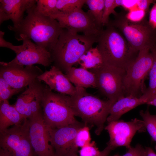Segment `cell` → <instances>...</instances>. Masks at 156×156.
Instances as JSON below:
<instances>
[{
	"instance_id": "5b68a950",
	"label": "cell",
	"mask_w": 156,
	"mask_h": 156,
	"mask_svg": "<svg viewBox=\"0 0 156 156\" xmlns=\"http://www.w3.org/2000/svg\"><path fill=\"white\" fill-rule=\"evenodd\" d=\"M68 96L54 92L46 86L41 104L44 121L47 127L58 128L78 121L69 103Z\"/></svg>"
},
{
	"instance_id": "d6986e66",
	"label": "cell",
	"mask_w": 156,
	"mask_h": 156,
	"mask_svg": "<svg viewBox=\"0 0 156 156\" xmlns=\"http://www.w3.org/2000/svg\"><path fill=\"white\" fill-rule=\"evenodd\" d=\"M146 101L143 97L125 96L118 100L112 105L107 120L108 122L119 120L121 116Z\"/></svg>"
},
{
	"instance_id": "ee69618b",
	"label": "cell",
	"mask_w": 156,
	"mask_h": 156,
	"mask_svg": "<svg viewBox=\"0 0 156 156\" xmlns=\"http://www.w3.org/2000/svg\"></svg>"
},
{
	"instance_id": "ab89813d",
	"label": "cell",
	"mask_w": 156,
	"mask_h": 156,
	"mask_svg": "<svg viewBox=\"0 0 156 156\" xmlns=\"http://www.w3.org/2000/svg\"><path fill=\"white\" fill-rule=\"evenodd\" d=\"M146 104L149 105H153L156 107V97L151 99L146 103Z\"/></svg>"
},
{
	"instance_id": "7bdbcfd3",
	"label": "cell",
	"mask_w": 156,
	"mask_h": 156,
	"mask_svg": "<svg viewBox=\"0 0 156 156\" xmlns=\"http://www.w3.org/2000/svg\"><path fill=\"white\" fill-rule=\"evenodd\" d=\"M114 156H119L116 155H114Z\"/></svg>"
},
{
	"instance_id": "74e56055",
	"label": "cell",
	"mask_w": 156,
	"mask_h": 156,
	"mask_svg": "<svg viewBox=\"0 0 156 156\" xmlns=\"http://www.w3.org/2000/svg\"><path fill=\"white\" fill-rule=\"evenodd\" d=\"M114 148L109 145H107L104 149L101 151V153L98 156H108L110 152ZM69 156H78L77 153L72 154Z\"/></svg>"
},
{
	"instance_id": "9c48e42d",
	"label": "cell",
	"mask_w": 156,
	"mask_h": 156,
	"mask_svg": "<svg viewBox=\"0 0 156 156\" xmlns=\"http://www.w3.org/2000/svg\"><path fill=\"white\" fill-rule=\"evenodd\" d=\"M95 75L97 88L103 95L114 103L125 96L124 80L126 71L106 64L89 70Z\"/></svg>"
},
{
	"instance_id": "4dcf8cb0",
	"label": "cell",
	"mask_w": 156,
	"mask_h": 156,
	"mask_svg": "<svg viewBox=\"0 0 156 156\" xmlns=\"http://www.w3.org/2000/svg\"><path fill=\"white\" fill-rule=\"evenodd\" d=\"M79 152L80 156H98L101 153L94 141L81 148Z\"/></svg>"
},
{
	"instance_id": "f6af8a7d",
	"label": "cell",
	"mask_w": 156,
	"mask_h": 156,
	"mask_svg": "<svg viewBox=\"0 0 156 156\" xmlns=\"http://www.w3.org/2000/svg\"></svg>"
},
{
	"instance_id": "2e32d148",
	"label": "cell",
	"mask_w": 156,
	"mask_h": 156,
	"mask_svg": "<svg viewBox=\"0 0 156 156\" xmlns=\"http://www.w3.org/2000/svg\"><path fill=\"white\" fill-rule=\"evenodd\" d=\"M29 119L30 139L37 156H56L50 142L42 112Z\"/></svg>"
},
{
	"instance_id": "f546056e",
	"label": "cell",
	"mask_w": 156,
	"mask_h": 156,
	"mask_svg": "<svg viewBox=\"0 0 156 156\" xmlns=\"http://www.w3.org/2000/svg\"><path fill=\"white\" fill-rule=\"evenodd\" d=\"M104 4L102 17V23L103 26H107L109 22L110 15L113 14L115 16L118 14L115 9L117 7L115 0H104Z\"/></svg>"
},
{
	"instance_id": "b9f144b4",
	"label": "cell",
	"mask_w": 156,
	"mask_h": 156,
	"mask_svg": "<svg viewBox=\"0 0 156 156\" xmlns=\"http://www.w3.org/2000/svg\"><path fill=\"white\" fill-rule=\"evenodd\" d=\"M155 97H156V89L150 96L148 101H149L151 99Z\"/></svg>"
},
{
	"instance_id": "e575fe53",
	"label": "cell",
	"mask_w": 156,
	"mask_h": 156,
	"mask_svg": "<svg viewBox=\"0 0 156 156\" xmlns=\"http://www.w3.org/2000/svg\"><path fill=\"white\" fill-rule=\"evenodd\" d=\"M155 1V0H139L137 1V6L139 9L143 10L147 13L150 4L154 3Z\"/></svg>"
},
{
	"instance_id": "f1b7e54d",
	"label": "cell",
	"mask_w": 156,
	"mask_h": 156,
	"mask_svg": "<svg viewBox=\"0 0 156 156\" xmlns=\"http://www.w3.org/2000/svg\"><path fill=\"white\" fill-rule=\"evenodd\" d=\"M21 90L12 87L7 82L0 76V103L10 99Z\"/></svg>"
},
{
	"instance_id": "d6a6232c",
	"label": "cell",
	"mask_w": 156,
	"mask_h": 156,
	"mask_svg": "<svg viewBox=\"0 0 156 156\" xmlns=\"http://www.w3.org/2000/svg\"><path fill=\"white\" fill-rule=\"evenodd\" d=\"M127 153L122 156H146L145 148L140 144H137L135 147L131 146Z\"/></svg>"
},
{
	"instance_id": "d590c367",
	"label": "cell",
	"mask_w": 156,
	"mask_h": 156,
	"mask_svg": "<svg viewBox=\"0 0 156 156\" xmlns=\"http://www.w3.org/2000/svg\"><path fill=\"white\" fill-rule=\"evenodd\" d=\"M149 23L154 29H156V3L154 5L149 13Z\"/></svg>"
},
{
	"instance_id": "5bb4252c",
	"label": "cell",
	"mask_w": 156,
	"mask_h": 156,
	"mask_svg": "<svg viewBox=\"0 0 156 156\" xmlns=\"http://www.w3.org/2000/svg\"><path fill=\"white\" fill-rule=\"evenodd\" d=\"M85 125L79 121L66 126L47 129L50 142L56 156H69L77 153L74 141L79 130Z\"/></svg>"
},
{
	"instance_id": "7402d4cb",
	"label": "cell",
	"mask_w": 156,
	"mask_h": 156,
	"mask_svg": "<svg viewBox=\"0 0 156 156\" xmlns=\"http://www.w3.org/2000/svg\"><path fill=\"white\" fill-rule=\"evenodd\" d=\"M77 63L81 67L88 70L99 68L104 64L97 46L92 47L86 51Z\"/></svg>"
},
{
	"instance_id": "60d3db41",
	"label": "cell",
	"mask_w": 156,
	"mask_h": 156,
	"mask_svg": "<svg viewBox=\"0 0 156 156\" xmlns=\"http://www.w3.org/2000/svg\"><path fill=\"white\" fill-rule=\"evenodd\" d=\"M0 156H9L1 149L0 148Z\"/></svg>"
},
{
	"instance_id": "d4e9b609",
	"label": "cell",
	"mask_w": 156,
	"mask_h": 156,
	"mask_svg": "<svg viewBox=\"0 0 156 156\" xmlns=\"http://www.w3.org/2000/svg\"><path fill=\"white\" fill-rule=\"evenodd\" d=\"M86 3V0H57L56 14H69L81 9Z\"/></svg>"
},
{
	"instance_id": "1f68e13d",
	"label": "cell",
	"mask_w": 156,
	"mask_h": 156,
	"mask_svg": "<svg viewBox=\"0 0 156 156\" xmlns=\"http://www.w3.org/2000/svg\"><path fill=\"white\" fill-rule=\"evenodd\" d=\"M146 12L142 10L138 9L132 10L126 14L127 18L133 22H138L143 20L144 18Z\"/></svg>"
},
{
	"instance_id": "83f0119b",
	"label": "cell",
	"mask_w": 156,
	"mask_h": 156,
	"mask_svg": "<svg viewBox=\"0 0 156 156\" xmlns=\"http://www.w3.org/2000/svg\"><path fill=\"white\" fill-rule=\"evenodd\" d=\"M89 126L85 124L78 131L75 138L74 144L75 147L78 150L89 144L91 140Z\"/></svg>"
},
{
	"instance_id": "8992f818",
	"label": "cell",
	"mask_w": 156,
	"mask_h": 156,
	"mask_svg": "<svg viewBox=\"0 0 156 156\" xmlns=\"http://www.w3.org/2000/svg\"><path fill=\"white\" fill-rule=\"evenodd\" d=\"M115 19L109 24L120 31L129 44L135 51L151 48L156 43V29L144 18L138 22L128 20L125 15L118 14Z\"/></svg>"
},
{
	"instance_id": "e0dca14e",
	"label": "cell",
	"mask_w": 156,
	"mask_h": 156,
	"mask_svg": "<svg viewBox=\"0 0 156 156\" xmlns=\"http://www.w3.org/2000/svg\"><path fill=\"white\" fill-rule=\"evenodd\" d=\"M37 0H0V25L10 19L13 28L17 27L24 19L25 11L35 6Z\"/></svg>"
},
{
	"instance_id": "277c9868",
	"label": "cell",
	"mask_w": 156,
	"mask_h": 156,
	"mask_svg": "<svg viewBox=\"0 0 156 156\" xmlns=\"http://www.w3.org/2000/svg\"><path fill=\"white\" fill-rule=\"evenodd\" d=\"M97 37L80 35L63 29L51 54L53 66L65 73L97 43Z\"/></svg>"
},
{
	"instance_id": "ba28073f",
	"label": "cell",
	"mask_w": 156,
	"mask_h": 156,
	"mask_svg": "<svg viewBox=\"0 0 156 156\" xmlns=\"http://www.w3.org/2000/svg\"><path fill=\"white\" fill-rule=\"evenodd\" d=\"M29 121L25 119L21 125L0 133V148L9 156H37L29 134Z\"/></svg>"
},
{
	"instance_id": "4316f807",
	"label": "cell",
	"mask_w": 156,
	"mask_h": 156,
	"mask_svg": "<svg viewBox=\"0 0 156 156\" xmlns=\"http://www.w3.org/2000/svg\"><path fill=\"white\" fill-rule=\"evenodd\" d=\"M139 114L143 119L146 130L153 140L156 142V115L151 114L148 109L145 111L140 110ZM155 148L156 149V145Z\"/></svg>"
},
{
	"instance_id": "8d00e7d4",
	"label": "cell",
	"mask_w": 156,
	"mask_h": 156,
	"mask_svg": "<svg viewBox=\"0 0 156 156\" xmlns=\"http://www.w3.org/2000/svg\"><path fill=\"white\" fill-rule=\"evenodd\" d=\"M4 32L0 31V47L9 49L13 50L15 45L12 43L6 41L4 38Z\"/></svg>"
},
{
	"instance_id": "44dd1931",
	"label": "cell",
	"mask_w": 156,
	"mask_h": 156,
	"mask_svg": "<svg viewBox=\"0 0 156 156\" xmlns=\"http://www.w3.org/2000/svg\"><path fill=\"white\" fill-rule=\"evenodd\" d=\"M65 73L68 79L76 87L97 88L95 75L88 70L73 66Z\"/></svg>"
},
{
	"instance_id": "f35d334b",
	"label": "cell",
	"mask_w": 156,
	"mask_h": 156,
	"mask_svg": "<svg viewBox=\"0 0 156 156\" xmlns=\"http://www.w3.org/2000/svg\"><path fill=\"white\" fill-rule=\"evenodd\" d=\"M146 152V156H156V154L151 148L146 147L145 148Z\"/></svg>"
},
{
	"instance_id": "484cf974",
	"label": "cell",
	"mask_w": 156,
	"mask_h": 156,
	"mask_svg": "<svg viewBox=\"0 0 156 156\" xmlns=\"http://www.w3.org/2000/svg\"><path fill=\"white\" fill-rule=\"evenodd\" d=\"M57 0H37L36 10L41 14L50 17L56 14Z\"/></svg>"
},
{
	"instance_id": "cb8c5ba5",
	"label": "cell",
	"mask_w": 156,
	"mask_h": 156,
	"mask_svg": "<svg viewBox=\"0 0 156 156\" xmlns=\"http://www.w3.org/2000/svg\"><path fill=\"white\" fill-rule=\"evenodd\" d=\"M86 3L89 9L87 11L98 25L103 28L102 19L104 7V0H86Z\"/></svg>"
},
{
	"instance_id": "6da1fadb",
	"label": "cell",
	"mask_w": 156,
	"mask_h": 156,
	"mask_svg": "<svg viewBox=\"0 0 156 156\" xmlns=\"http://www.w3.org/2000/svg\"><path fill=\"white\" fill-rule=\"evenodd\" d=\"M36 5L26 11L27 16L17 27L9 26L8 28L14 32L16 39L20 35H24L51 53L63 29L55 19L39 13Z\"/></svg>"
},
{
	"instance_id": "ac0fdd59",
	"label": "cell",
	"mask_w": 156,
	"mask_h": 156,
	"mask_svg": "<svg viewBox=\"0 0 156 156\" xmlns=\"http://www.w3.org/2000/svg\"><path fill=\"white\" fill-rule=\"evenodd\" d=\"M38 79L44 82L52 90L69 96L74 95L77 88L68 79L65 74L57 67L53 66L49 70L43 72Z\"/></svg>"
},
{
	"instance_id": "52a82bcc",
	"label": "cell",
	"mask_w": 156,
	"mask_h": 156,
	"mask_svg": "<svg viewBox=\"0 0 156 156\" xmlns=\"http://www.w3.org/2000/svg\"><path fill=\"white\" fill-rule=\"evenodd\" d=\"M150 48L140 50L134 60L126 70L124 80L125 96L140 97L147 88L144 81L153 62Z\"/></svg>"
},
{
	"instance_id": "3957f363",
	"label": "cell",
	"mask_w": 156,
	"mask_h": 156,
	"mask_svg": "<svg viewBox=\"0 0 156 156\" xmlns=\"http://www.w3.org/2000/svg\"><path fill=\"white\" fill-rule=\"evenodd\" d=\"M97 43L105 64L125 71L139 53L133 50L117 29L109 23L101 32Z\"/></svg>"
},
{
	"instance_id": "4fadbf2b",
	"label": "cell",
	"mask_w": 156,
	"mask_h": 156,
	"mask_svg": "<svg viewBox=\"0 0 156 156\" xmlns=\"http://www.w3.org/2000/svg\"><path fill=\"white\" fill-rule=\"evenodd\" d=\"M38 78L18 96L14 105L25 119H29L42 112L41 101L46 85Z\"/></svg>"
},
{
	"instance_id": "9a60e30c",
	"label": "cell",
	"mask_w": 156,
	"mask_h": 156,
	"mask_svg": "<svg viewBox=\"0 0 156 156\" xmlns=\"http://www.w3.org/2000/svg\"><path fill=\"white\" fill-rule=\"evenodd\" d=\"M0 76L14 89L22 90L43 72L38 66L8 65L0 62Z\"/></svg>"
},
{
	"instance_id": "836d02e7",
	"label": "cell",
	"mask_w": 156,
	"mask_h": 156,
	"mask_svg": "<svg viewBox=\"0 0 156 156\" xmlns=\"http://www.w3.org/2000/svg\"><path fill=\"white\" fill-rule=\"evenodd\" d=\"M117 7L121 6L125 9L129 10L137 6L138 0H115Z\"/></svg>"
},
{
	"instance_id": "30bf717a",
	"label": "cell",
	"mask_w": 156,
	"mask_h": 156,
	"mask_svg": "<svg viewBox=\"0 0 156 156\" xmlns=\"http://www.w3.org/2000/svg\"><path fill=\"white\" fill-rule=\"evenodd\" d=\"M16 39L22 40L23 43L22 45L15 46L13 51L16 54V57L8 62H1L2 63L22 66L39 64L47 67L53 63L50 52L34 43L24 35H20Z\"/></svg>"
},
{
	"instance_id": "8fae6325",
	"label": "cell",
	"mask_w": 156,
	"mask_h": 156,
	"mask_svg": "<svg viewBox=\"0 0 156 156\" xmlns=\"http://www.w3.org/2000/svg\"><path fill=\"white\" fill-rule=\"evenodd\" d=\"M50 17L56 20L63 29L81 32L87 36L98 37L103 29L88 12L82 9L69 14L57 13Z\"/></svg>"
},
{
	"instance_id": "7a4b0ae2",
	"label": "cell",
	"mask_w": 156,
	"mask_h": 156,
	"mask_svg": "<svg viewBox=\"0 0 156 156\" xmlns=\"http://www.w3.org/2000/svg\"><path fill=\"white\" fill-rule=\"evenodd\" d=\"M76 88L75 94L68 96L71 108L75 116L81 118L84 124L95 126V132L99 135L104 129V123L114 103L89 93L84 88Z\"/></svg>"
},
{
	"instance_id": "603a6c76",
	"label": "cell",
	"mask_w": 156,
	"mask_h": 156,
	"mask_svg": "<svg viewBox=\"0 0 156 156\" xmlns=\"http://www.w3.org/2000/svg\"><path fill=\"white\" fill-rule=\"evenodd\" d=\"M150 51L153 56V62L149 73V83L148 87L147 88L144 94L141 96L146 101V103L156 89V44L150 48Z\"/></svg>"
},
{
	"instance_id": "7c38bea8",
	"label": "cell",
	"mask_w": 156,
	"mask_h": 156,
	"mask_svg": "<svg viewBox=\"0 0 156 156\" xmlns=\"http://www.w3.org/2000/svg\"><path fill=\"white\" fill-rule=\"evenodd\" d=\"M105 129L110 137L107 145L114 148L121 146L128 148L131 146V142L135 133L146 130L143 120L137 118L128 122L119 120L112 121L108 122Z\"/></svg>"
},
{
	"instance_id": "ffe728a7",
	"label": "cell",
	"mask_w": 156,
	"mask_h": 156,
	"mask_svg": "<svg viewBox=\"0 0 156 156\" xmlns=\"http://www.w3.org/2000/svg\"><path fill=\"white\" fill-rule=\"evenodd\" d=\"M24 119L14 105H10L8 100L0 103V133L6 130L10 126L21 124Z\"/></svg>"
}]
</instances>
